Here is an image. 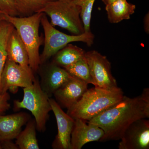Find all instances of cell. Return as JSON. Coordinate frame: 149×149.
<instances>
[{"label":"cell","instance_id":"obj_15","mask_svg":"<svg viewBox=\"0 0 149 149\" xmlns=\"http://www.w3.org/2000/svg\"><path fill=\"white\" fill-rule=\"evenodd\" d=\"M6 50L7 57L22 67L35 79L34 73L29 66L27 49L14 27L9 37Z\"/></svg>","mask_w":149,"mask_h":149},{"label":"cell","instance_id":"obj_14","mask_svg":"<svg viewBox=\"0 0 149 149\" xmlns=\"http://www.w3.org/2000/svg\"><path fill=\"white\" fill-rule=\"evenodd\" d=\"M47 68L45 72L42 74L41 82L40 83L42 90L51 98L55 92L72 76L63 68L54 63L49 65Z\"/></svg>","mask_w":149,"mask_h":149},{"label":"cell","instance_id":"obj_24","mask_svg":"<svg viewBox=\"0 0 149 149\" xmlns=\"http://www.w3.org/2000/svg\"><path fill=\"white\" fill-rule=\"evenodd\" d=\"M10 98V96L8 92L0 94V114L10 108V104L8 102Z\"/></svg>","mask_w":149,"mask_h":149},{"label":"cell","instance_id":"obj_27","mask_svg":"<svg viewBox=\"0 0 149 149\" xmlns=\"http://www.w3.org/2000/svg\"><path fill=\"white\" fill-rule=\"evenodd\" d=\"M5 20L4 13L0 11V24L3 21Z\"/></svg>","mask_w":149,"mask_h":149},{"label":"cell","instance_id":"obj_10","mask_svg":"<svg viewBox=\"0 0 149 149\" xmlns=\"http://www.w3.org/2000/svg\"><path fill=\"white\" fill-rule=\"evenodd\" d=\"M49 102L58 128V133L52 147L54 149H71L70 139L74 120L63 110L55 100L49 98Z\"/></svg>","mask_w":149,"mask_h":149},{"label":"cell","instance_id":"obj_3","mask_svg":"<svg viewBox=\"0 0 149 149\" xmlns=\"http://www.w3.org/2000/svg\"><path fill=\"white\" fill-rule=\"evenodd\" d=\"M43 14L38 12L29 16L18 17L4 14L5 20L13 25L26 47L29 66L33 73L37 72L40 66V48L43 40L39 34V28Z\"/></svg>","mask_w":149,"mask_h":149},{"label":"cell","instance_id":"obj_9","mask_svg":"<svg viewBox=\"0 0 149 149\" xmlns=\"http://www.w3.org/2000/svg\"><path fill=\"white\" fill-rule=\"evenodd\" d=\"M119 143V149H149V120L134 121L126 128Z\"/></svg>","mask_w":149,"mask_h":149},{"label":"cell","instance_id":"obj_16","mask_svg":"<svg viewBox=\"0 0 149 149\" xmlns=\"http://www.w3.org/2000/svg\"><path fill=\"white\" fill-rule=\"evenodd\" d=\"M105 6L109 21L113 24L130 19L136 9L135 5L128 3L127 0H116Z\"/></svg>","mask_w":149,"mask_h":149},{"label":"cell","instance_id":"obj_13","mask_svg":"<svg viewBox=\"0 0 149 149\" xmlns=\"http://www.w3.org/2000/svg\"><path fill=\"white\" fill-rule=\"evenodd\" d=\"M30 119V115L24 112L6 116L0 114V142L16 139L22 126Z\"/></svg>","mask_w":149,"mask_h":149},{"label":"cell","instance_id":"obj_7","mask_svg":"<svg viewBox=\"0 0 149 149\" xmlns=\"http://www.w3.org/2000/svg\"><path fill=\"white\" fill-rule=\"evenodd\" d=\"M94 85L109 90L118 88L111 73V63L105 56L96 50L86 52L85 55Z\"/></svg>","mask_w":149,"mask_h":149},{"label":"cell","instance_id":"obj_8","mask_svg":"<svg viewBox=\"0 0 149 149\" xmlns=\"http://www.w3.org/2000/svg\"><path fill=\"white\" fill-rule=\"evenodd\" d=\"M35 79L22 67L7 57L1 80L2 93L7 92L8 90L16 93L17 88L29 87Z\"/></svg>","mask_w":149,"mask_h":149},{"label":"cell","instance_id":"obj_22","mask_svg":"<svg viewBox=\"0 0 149 149\" xmlns=\"http://www.w3.org/2000/svg\"><path fill=\"white\" fill-rule=\"evenodd\" d=\"M95 0H72L74 4L80 7V17L85 32H91V25L92 11Z\"/></svg>","mask_w":149,"mask_h":149},{"label":"cell","instance_id":"obj_17","mask_svg":"<svg viewBox=\"0 0 149 149\" xmlns=\"http://www.w3.org/2000/svg\"><path fill=\"white\" fill-rule=\"evenodd\" d=\"M85 52L82 48L70 43L55 55L53 63L64 68L83 58Z\"/></svg>","mask_w":149,"mask_h":149},{"label":"cell","instance_id":"obj_12","mask_svg":"<svg viewBox=\"0 0 149 149\" xmlns=\"http://www.w3.org/2000/svg\"><path fill=\"white\" fill-rule=\"evenodd\" d=\"M70 139L71 149H81L90 142L99 141L104 135L102 129L80 118L74 119Z\"/></svg>","mask_w":149,"mask_h":149},{"label":"cell","instance_id":"obj_21","mask_svg":"<svg viewBox=\"0 0 149 149\" xmlns=\"http://www.w3.org/2000/svg\"><path fill=\"white\" fill-rule=\"evenodd\" d=\"M64 68L70 75L83 80L88 84L94 85L90 74L89 66L85 56L71 65Z\"/></svg>","mask_w":149,"mask_h":149},{"label":"cell","instance_id":"obj_19","mask_svg":"<svg viewBox=\"0 0 149 149\" xmlns=\"http://www.w3.org/2000/svg\"><path fill=\"white\" fill-rule=\"evenodd\" d=\"M13 28V25L6 20L3 21L0 24V94H2L1 80L7 58V45L10 32Z\"/></svg>","mask_w":149,"mask_h":149},{"label":"cell","instance_id":"obj_4","mask_svg":"<svg viewBox=\"0 0 149 149\" xmlns=\"http://www.w3.org/2000/svg\"><path fill=\"white\" fill-rule=\"evenodd\" d=\"M40 12L50 17L51 24L58 26L69 31L72 35L85 33L84 25L80 17V7L72 0H54L48 3Z\"/></svg>","mask_w":149,"mask_h":149},{"label":"cell","instance_id":"obj_28","mask_svg":"<svg viewBox=\"0 0 149 149\" xmlns=\"http://www.w3.org/2000/svg\"><path fill=\"white\" fill-rule=\"evenodd\" d=\"M115 1H116V0H102V1L104 3V4L106 5L110 3L113 2Z\"/></svg>","mask_w":149,"mask_h":149},{"label":"cell","instance_id":"obj_5","mask_svg":"<svg viewBox=\"0 0 149 149\" xmlns=\"http://www.w3.org/2000/svg\"><path fill=\"white\" fill-rule=\"evenodd\" d=\"M23 90V99L21 101H14V109H24L29 111L35 117L37 130L40 132H45L49 117V113L52 111L49 97L42 90L37 78H35L32 85Z\"/></svg>","mask_w":149,"mask_h":149},{"label":"cell","instance_id":"obj_29","mask_svg":"<svg viewBox=\"0 0 149 149\" xmlns=\"http://www.w3.org/2000/svg\"><path fill=\"white\" fill-rule=\"evenodd\" d=\"M0 149H2L1 146V143H0Z\"/></svg>","mask_w":149,"mask_h":149},{"label":"cell","instance_id":"obj_20","mask_svg":"<svg viewBox=\"0 0 149 149\" xmlns=\"http://www.w3.org/2000/svg\"><path fill=\"white\" fill-rule=\"evenodd\" d=\"M18 10L20 17L29 16L44 8L49 2L54 0H13Z\"/></svg>","mask_w":149,"mask_h":149},{"label":"cell","instance_id":"obj_25","mask_svg":"<svg viewBox=\"0 0 149 149\" xmlns=\"http://www.w3.org/2000/svg\"><path fill=\"white\" fill-rule=\"evenodd\" d=\"M12 140H7L0 142L2 149H19L16 144L14 143Z\"/></svg>","mask_w":149,"mask_h":149},{"label":"cell","instance_id":"obj_11","mask_svg":"<svg viewBox=\"0 0 149 149\" xmlns=\"http://www.w3.org/2000/svg\"><path fill=\"white\" fill-rule=\"evenodd\" d=\"M88 84L72 77L54 93L56 101L64 108L69 109L81 99L88 90Z\"/></svg>","mask_w":149,"mask_h":149},{"label":"cell","instance_id":"obj_26","mask_svg":"<svg viewBox=\"0 0 149 149\" xmlns=\"http://www.w3.org/2000/svg\"><path fill=\"white\" fill-rule=\"evenodd\" d=\"M143 27L144 31L147 34H149V13L148 12L145 15L143 18Z\"/></svg>","mask_w":149,"mask_h":149},{"label":"cell","instance_id":"obj_6","mask_svg":"<svg viewBox=\"0 0 149 149\" xmlns=\"http://www.w3.org/2000/svg\"><path fill=\"white\" fill-rule=\"evenodd\" d=\"M41 24L44 29L45 39L44 49L40 56V65L70 43L82 42L89 47L94 44L95 35L92 32H85L80 35H68L63 33L51 24L44 13L41 18Z\"/></svg>","mask_w":149,"mask_h":149},{"label":"cell","instance_id":"obj_18","mask_svg":"<svg viewBox=\"0 0 149 149\" xmlns=\"http://www.w3.org/2000/svg\"><path fill=\"white\" fill-rule=\"evenodd\" d=\"M36 129L35 120L30 119L26 123L24 130L21 131L16 138L15 143L19 149H40L36 136Z\"/></svg>","mask_w":149,"mask_h":149},{"label":"cell","instance_id":"obj_23","mask_svg":"<svg viewBox=\"0 0 149 149\" xmlns=\"http://www.w3.org/2000/svg\"><path fill=\"white\" fill-rule=\"evenodd\" d=\"M0 11L10 16L20 17L17 8L13 0H0Z\"/></svg>","mask_w":149,"mask_h":149},{"label":"cell","instance_id":"obj_1","mask_svg":"<svg viewBox=\"0 0 149 149\" xmlns=\"http://www.w3.org/2000/svg\"><path fill=\"white\" fill-rule=\"evenodd\" d=\"M149 118V89L141 95L130 98L123 96L121 100L88 121L104 131L100 141L120 140L126 128L134 121Z\"/></svg>","mask_w":149,"mask_h":149},{"label":"cell","instance_id":"obj_2","mask_svg":"<svg viewBox=\"0 0 149 149\" xmlns=\"http://www.w3.org/2000/svg\"><path fill=\"white\" fill-rule=\"evenodd\" d=\"M123 96L120 88L109 90L95 86L88 89L81 99L67 109V113L74 119L89 121L120 101Z\"/></svg>","mask_w":149,"mask_h":149}]
</instances>
